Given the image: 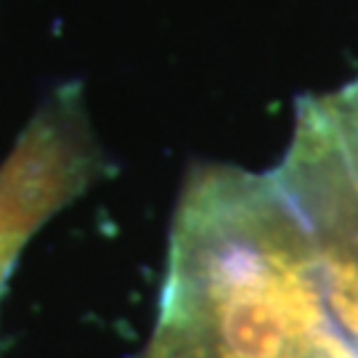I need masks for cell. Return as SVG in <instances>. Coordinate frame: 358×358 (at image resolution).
I'll list each match as a JSON object with an SVG mask.
<instances>
[{
    "instance_id": "obj_1",
    "label": "cell",
    "mask_w": 358,
    "mask_h": 358,
    "mask_svg": "<svg viewBox=\"0 0 358 358\" xmlns=\"http://www.w3.org/2000/svg\"><path fill=\"white\" fill-rule=\"evenodd\" d=\"M141 358H358V176L319 136L189 178Z\"/></svg>"
}]
</instances>
